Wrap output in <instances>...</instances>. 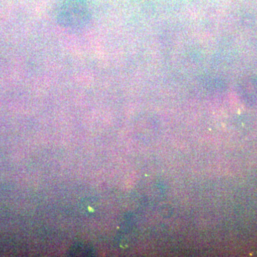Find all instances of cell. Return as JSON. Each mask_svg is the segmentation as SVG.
I'll use <instances>...</instances> for the list:
<instances>
[{
  "label": "cell",
  "instance_id": "1",
  "mask_svg": "<svg viewBox=\"0 0 257 257\" xmlns=\"http://www.w3.org/2000/svg\"><path fill=\"white\" fill-rule=\"evenodd\" d=\"M86 0H62L57 12V21L70 30L84 28L90 20Z\"/></svg>",
  "mask_w": 257,
  "mask_h": 257
}]
</instances>
